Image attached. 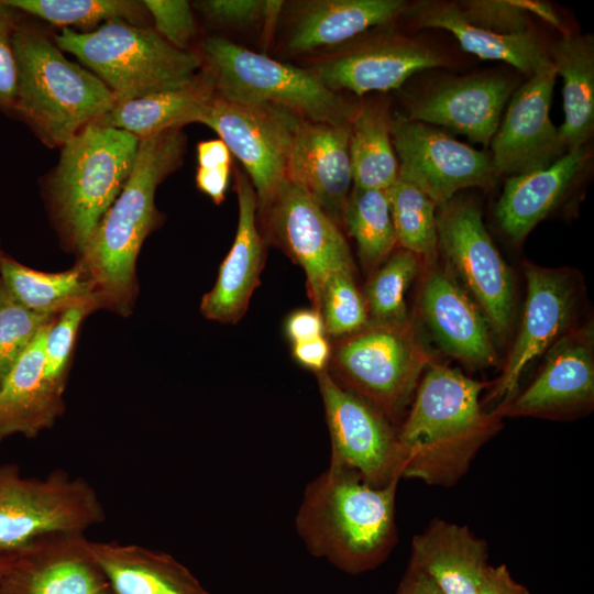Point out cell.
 <instances>
[{
	"label": "cell",
	"mask_w": 594,
	"mask_h": 594,
	"mask_svg": "<svg viewBox=\"0 0 594 594\" xmlns=\"http://www.w3.org/2000/svg\"><path fill=\"white\" fill-rule=\"evenodd\" d=\"M349 124L353 186L386 190L398 177L392 117L386 106L376 101L363 102L356 107Z\"/></svg>",
	"instance_id": "33"
},
{
	"label": "cell",
	"mask_w": 594,
	"mask_h": 594,
	"mask_svg": "<svg viewBox=\"0 0 594 594\" xmlns=\"http://www.w3.org/2000/svg\"><path fill=\"white\" fill-rule=\"evenodd\" d=\"M403 0H311L300 3L286 48L306 53L339 45L403 14Z\"/></svg>",
	"instance_id": "29"
},
{
	"label": "cell",
	"mask_w": 594,
	"mask_h": 594,
	"mask_svg": "<svg viewBox=\"0 0 594 594\" xmlns=\"http://www.w3.org/2000/svg\"><path fill=\"white\" fill-rule=\"evenodd\" d=\"M549 55L563 79L564 121L558 131L568 152L586 145L594 130L593 36L564 34Z\"/></svg>",
	"instance_id": "31"
},
{
	"label": "cell",
	"mask_w": 594,
	"mask_h": 594,
	"mask_svg": "<svg viewBox=\"0 0 594 594\" xmlns=\"http://www.w3.org/2000/svg\"><path fill=\"white\" fill-rule=\"evenodd\" d=\"M235 176L239 207L235 238L213 287L200 304L207 319L223 323H235L244 315L260 284L264 262V243L256 222L257 197L245 173L237 169Z\"/></svg>",
	"instance_id": "23"
},
{
	"label": "cell",
	"mask_w": 594,
	"mask_h": 594,
	"mask_svg": "<svg viewBox=\"0 0 594 594\" xmlns=\"http://www.w3.org/2000/svg\"><path fill=\"white\" fill-rule=\"evenodd\" d=\"M16 11L68 28L90 26L98 22L123 20L139 22L145 13L142 2L127 0H3Z\"/></svg>",
	"instance_id": "37"
},
{
	"label": "cell",
	"mask_w": 594,
	"mask_h": 594,
	"mask_svg": "<svg viewBox=\"0 0 594 594\" xmlns=\"http://www.w3.org/2000/svg\"><path fill=\"white\" fill-rule=\"evenodd\" d=\"M197 161L201 168L231 166V153L220 139L204 141L197 145Z\"/></svg>",
	"instance_id": "50"
},
{
	"label": "cell",
	"mask_w": 594,
	"mask_h": 594,
	"mask_svg": "<svg viewBox=\"0 0 594 594\" xmlns=\"http://www.w3.org/2000/svg\"><path fill=\"white\" fill-rule=\"evenodd\" d=\"M391 133L398 176L417 186L438 207L462 189L488 188L497 178L490 155L436 127L396 114Z\"/></svg>",
	"instance_id": "14"
},
{
	"label": "cell",
	"mask_w": 594,
	"mask_h": 594,
	"mask_svg": "<svg viewBox=\"0 0 594 594\" xmlns=\"http://www.w3.org/2000/svg\"><path fill=\"white\" fill-rule=\"evenodd\" d=\"M0 594H112L85 534L44 537L13 556Z\"/></svg>",
	"instance_id": "19"
},
{
	"label": "cell",
	"mask_w": 594,
	"mask_h": 594,
	"mask_svg": "<svg viewBox=\"0 0 594 594\" xmlns=\"http://www.w3.org/2000/svg\"><path fill=\"white\" fill-rule=\"evenodd\" d=\"M331 355V348L328 340L318 337L311 340L293 343V356L302 366L321 372L326 369Z\"/></svg>",
	"instance_id": "46"
},
{
	"label": "cell",
	"mask_w": 594,
	"mask_h": 594,
	"mask_svg": "<svg viewBox=\"0 0 594 594\" xmlns=\"http://www.w3.org/2000/svg\"><path fill=\"white\" fill-rule=\"evenodd\" d=\"M215 95L212 76L202 67L188 86L116 103L95 122L124 130L142 140L197 122Z\"/></svg>",
	"instance_id": "30"
},
{
	"label": "cell",
	"mask_w": 594,
	"mask_h": 594,
	"mask_svg": "<svg viewBox=\"0 0 594 594\" xmlns=\"http://www.w3.org/2000/svg\"><path fill=\"white\" fill-rule=\"evenodd\" d=\"M282 1L262 0H206L196 7L211 21L219 24L243 28L279 12Z\"/></svg>",
	"instance_id": "43"
},
{
	"label": "cell",
	"mask_w": 594,
	"mask_h": 594,
	"mask_svg": "<svg viewBox=\"0 0 594 594\" xmlns=\"http://www.w3.org/2000/svg\"><path fill=\"white\" fill-rule=\"evenodd\" d=\"M524 273L526 299L520 326L488 396L497 402L495 408L517 394L529 365L571 329L579 300V279L572 271L525 263Z\"/></svg>",
	"instance_id": "15"
},
{
	"label": "cell",
	"mask_w": 594,
	"mask_h": 594,
	"mask_svg": "<svg viewBox=\"0 0 594 594\" xmlns=\"http://www.w3.org/2000/svg\"><path fill=\"white\" fill-rule=\"evenodd\" d=\"M386 194L397 245L432 266L438 255V206L417 186L399 176Z\"/></svg>",
	"instance_id": "35"
},
{
	"label": "cell",
	"mask_w": 594,
	"mask_h": 594,
	"mask_svg": "<svg viewBox=\"0 0 594 594\" xmlns=\"http://www.w3.org/2000/svg\"><path fill=\"white\" fill-rule=\"evenodd\" d=\"M98 309L95 304L84 302L62 311L47 329L44 344V376L65 391L67 372L76 337L82 319Z\"/></svg>",
	"instance_id": "40"
},
{
	"label": "cell",
	"mask_w": 594,
	"mask_h": 594,
	"mask_svg": "<svg viewBox=\"0 0 594 594\" xmlns=\"http://www.w3.org/2000/svg\"><path fill=\"white\" fill-rule=\"evenodd\" d=\"M319 311L326 333L333 337H349L369 324L366 304L355 285L353 271L337 272L327 279Z\"/></svg>",
	"instance_id": "38"
},
{
	"label": "cell",
	"mask_w": 594,
	"mask_h": 594,
	"mask_svg": "<svg viewBox=\"0 0 594 594\" xmlns=\"http://www.w3.org/2000/svg\"><path fill=\"white\" fill-rule=\"evenodd\" d=\"M528 590L517 583L505 565H490L475 594H527Z\"/></svg>",
	"instance_id": "48"
},
{
	"label": "cell",
	"mask_w": 594,
	"mask_h": 594,
	"mask_svg": "<svg viewBox=\"0 0 594 594\" xmlns=\"http://www.w3.org/2000/svg\"><path fill=\"white\" fill-rule=\"evenodd\" d=\"M18 112L48 146L65 144L117 103L111 90L90 70L67 59L36 30L16 25Z\"/></svg>",
	"instance_id": "4"
},
{
	"label": "cell",
	"mask_w": 594,
	"mask_h": 594,
	"mask_svg": "<svg viewBox=\"0 0 594 594\" xmlns=\"http://www.w3.org/2000/svg\"><path fill=\"white\" fill-rule=\"evenodd\" d=\"M112 594H211L169 553L136 543L90 540Z\"/></svg>",
	"instance_id": "28"
},
{
	"label": "cell",
	"mask_w": 594,
	"mask_h": 594,
	"mask_svg": "<svg viewBox=\"0 0 594 594\" xmlns=\"http://www.w3.org/2000/svg\"><path fill=\"white\" fill-rule=\"evenodd\" d=\"M258 213L264 216L273 241L304 270L309 297L319 310L327 279L337 272L354 268L340 226L287 178Z\"/></svg>",
	"instance_id": "13"
},
{
	"label": "cell",
	"mask_w": 594,
	"mask_h": 594,
	"mask_svg": "<svg viewBox=\"0 0 594 594\" xmlns=\"http://www.w3.org/2000/svg\"><path fill=\"white\" fill-rule=\"evenodd\" d=\"M516 2L528 14L538 15L552 26L563 30V22L549 3L537 0H516Z\"/></svg>",
	"instance_id": "51"
},
{
	"label": "cell",
	"mask_w": 594,
	"mask_h": 594,
	"mask_svg": "<svg viewBox=\"0 0 594 594\" xmlns=\"http://www.w3.org/2000/svg\"><path fill=\"white\" fill-rule=\"evenodd\" d=\"M402 15L418 28L446 30L465 52L481 59L505 62L528 78L552 63L534 31L501 34L479 28L463 18L453 1L424 0L407 4Z\"/></svg>",
	"instance_id": "26"
},
{
	"label": "cell",
	"mask_w": 594,
	"mask_h": 594,
	"mask_svg": "<svg viewBox=\"0 0 594 594\" xmlns=\"http://www.w3.org/2000/svg\"><path fill=\"white\" fill-rule=\"evenodd\" d=\"M152 15L156 32L170 45L187 51L196 33L195 19L188 1L145 0L142 1Z\"/></svg>",
	"instance_id": "42"
},
{
	"label": "cell",
	"mask_w": 594,
	"mask_h": 594,
	"mask_svg": "<svg viewBox=\"0 0 594 594\" xmlns=\"http://www.w3.org/2000/svg\"><path fill=\"white\" fill-rule=\"evenodd\" d=\"M106 519L92 484L55 469L45 477L21 474L0 463V556L13 557L55 534H86Z\"/></svg>",
	"instance_id": "8"
},
{
	"label": "cell",
	"mask_w": 594,
	"mask_h": 594,
	"mask_svg": "<svg viewBox=\"0 0 594 594\" xmlns=\"http://www.w3.org/2000/svg\"><path fill=\"white\" fill-rule=\"evenodd\" d=\"M342 224L354 239L359 256L367 268L380 266L397 245L386 190L353 186Z\"/></svg>",
	"instance_id": "34"
},
{
	"label": "cell",
	"mask_w": 594,
	"mask_h": 594,
	"mask_svg": "<svg viewBox=\"0 0 594 594\" xmlns=\"http://www.w3.org/2000/svg\"><path fill=\"white\" fill-rule=\"evenodd\" d=\"M557 70L551 63L513 92L490 145L498 176L541 169L566 153L550 119Z\"/></svg>",
	"instance_id": "17"
},
{
	"label": "cell",
	"mask_w": 594,
	"mask_h": 594,
	"mask_svg": "<svg viewBox=\"0 0 594 594\" xmlns=\"http://www.w3.org/2000/svg\"><path fill=\"white\" fill-rule=\"evenodd\" d=\"M349 123L332 125L301 119L286 168V178L300 187L338 226L342 223L353 187Z\"/></svg>",
	"instance_id": "21"
},
{
	"label": "cell",
	"mask_w": 594,
	"mask_h": 594,
	"mask_svg": "<svg viewBox=\"0 0 594 594\" xmlns=\"http://www.w3.org/2000/svg\"><path fill=\"white\" fill-rule=\"evenodd\" d=\"M470 23L501 34H520L532 31L530 18L516 0H463L455 2Z\"/></svg>",
	"instance_id": "41"
},
{
	"label": "cell",
	"mask_w": 594,
	"mask_h": 594,
	"mask_svg": "<svg viewBox=\"0 0 594 594\" xmlns=\"http://www.w3.org/2000/svg\"><path fill=\"white\" fill-rule=\"evenodd\" d=\"M185 135L180 128L140 140L133 169L80 252L101 308L131 314L136 295V258L155 228L154 197L158 184L182 163Z\"/></svg>",
	"instance_id": "3"
},
{
	"label": "cell",
	"mask_w": 594,
	"mask_h": 594,
	"mask_svg": "<svg viewBox=\"0 0 594 594\" xmlns=\"http://www.w3.org/2000/svg\"><path fill=\"white\" fill-rule=\"evenodd\" d=\"M54 37L61 51L77 57L111 90L117 103L182 89L204 67L197 54L174 47L156 31L123 20L86 32L64 28Z\"/></svg>",
	"instance_id": "5"
},
{
	"label": "cell",
	"mask_w": 594,
	"mask_h": 594,
	"mask_svg": "<svg viewBox=\"0 0 594 594\" xmlns=\"http://www.w3.org/2000/svg\"><path fill=\"white\" fill-rule=\"evenodd\" d=\"M535 378L503 407V417L575 419L594 406L593 324L570 329L544 353Z\"/></svg>",
	"instance_id": "16"
},
{
	"label": "cell",
	"mask_w": 594,
	"mask_h": 594,
	"mask_svg": "<svg viewBox=\"0 0 594 594\" xmlns=\"http://www.w3.org/2000/svg\"><path fill=\"white\" fill-rule=\"evenodd\" d=\"M514 90L512 80L495 75L450 78L413 98L404 117L488 146Z\"/></svg>",
	"instance_id": "20"
},
{
	"label": "cell",
	"mask_w": 594,
	"mask_h": 594,
	"mask_svg": "<svg viewBox=\"0 0 594 594\" xmlns=\"http://www.w3.org/2000/svg\"><path fill=\"white\" fill-rule=\"evenodd\" d=\"M438 252L453 277L485 316L492 331L504 338L514 316V284L474 199L453 197L438 207Z\"/></svg>",
	"instance_id": "10"
},
{
	"label": "cell",
	"mask_w": 594,
	"mask_h": 594,
	"mask_svg": "<svg viewBox=\"0 0 594 594\" xmlns=\"http://www.w3.org/2000/svg\"><path fill=\"white\" fill-rule=\"evenodd\" d=\"M201 47L216 94L228 101L279 107L332 125L349 123L355 112L356 106L329 89L310 67L275 61L220 36L206 38Z\"/></svg>",
	"instance_id": "7"
},
{
	"label": "cell",
	"mask_w": 594,
	"mask_h": 594,
	"mask_svg": "<svg viewBox=\"0 0 594 594\" xmlns=\"http://www.w3.org/2000/svg\"><path fill=\"white\" fill-rule=\"evenodd\" d=\"M590 156L584 145L568 151L547 167L508 177L495 209L505 235L515 243L522 242L569 195Z\"/></svg>",
	"instance_id": "24"
},
{
	"label": "cell",
	"mask_w": 594,
	"mask_h": 594,
	"mask_svg": "<svg viewBox=\"0 0 594 594\" xmlns=\"http://www.w3.org/2000/svg\"><path fill=\"white\" fill-rule=\"evenodd\" d=\"M285 331L293 343L311 340L326 333L323 318L315 308L297 310L289 315Z\"/></svg>",
	"instance_id": "45"
},
{
	"label": "cell",
	"mask_w": 594,
	"mask_h": 594,
	"mask_svg": "<svg viewBox=\"0 0 594 594\" xmlns=\"http://www.w3.org/2000/svg\"><path fill=\"white\" fill-rule=\"evenodd\" d=\"M420 310L435 341L448 355L472 367L497 363L485 316L449 271L432 267L428 273Z\"/></svg>",
	"instance_id": "22"
},
{
	"label": "cell",
	"mask_w": 594,
	"mask_h": 594,
	"mask_svg": "<svg viewBox=\"0 0 594 594\" xmlns=\"http://www.w3.org/2000/svg\"><path fill=\"white\" fill-rule=\"evenodd\" d=\"M51 323L41 329L0 386V441L14 435L34 438L53 427L65 409L64 391L44 376V344Z\"/></svg>",
	"instance_id": "25"
},
{
	"label": "cell",
	"mask_w": 594,
	"mask_h": 594,
	"mask_svg": "<svg viewBox=\"0 0 594 594\" xmlns=\"http://www.w3.org/2000/svg\"><path fill=\"white\" fill-rule=\"evenodd\" d=\"M331 442L330 461L382 487L402 479L397 428L378 409L326 370L316 373Z\"/></svg>",
	"instance_id": "12"
},
{
	"label": "cell",
	"mask_w": 594,
	"mask_h": 594,
	"mask_svg": "<svg viewBox=\"0 0 594 594\" xmlns=\"http://www.w3.org/2000/svg\"><path fill=\"white\" fill-rule=\"evenodd\" d=\"M1 254H2V253H1V251H0V256H1Z\"/></svg>",
	"instance_id": "53"
},
{
	"label": "cell",
	"mask_w": 594,
	"mask_h": 594,
	"mask_svg": "<svg viewBox=\"0 0 594 594\" xmlns=\"http://www.w3.org/2000/svg\"><path fill=\"white\" fill-rule=\"evenodd\" d=\"M420 258L404 249L393 252L369 280L364 300L369 323L404 324L408 322L406 293L420 270Z\"/></svg>",
	"instance_id": "36"
},
{
	"label": "cell",
	"mask_w": 594,
	"mask_h": 594,
	"mask_svg": "<svg viewBox=\"0 0 594 594\" xmlns=\"http://www.w3.org/2000/svg\"><path fill=\"white\" fill-rule=\"evenodd\" d=\"M447 64V56L427 42L388 33L355 43L310 68L329 89L361 97L397 89L414 74Z\"/></svg>",
	"instance_id": "18"
},
{
	"label": "cell",
	"mask_w": 594,
	"mask_h": 594,
	"mask_svg": "<svg viewBox=\"0 0 594 594\" xmlns=\"http://www.w3.org/2000/svg\"><path fill=\"white\" fill-rule=\"evenodd\" d=\"M16 10L0 1V111L13 110L16 95V61L13 33Z\"/></svg>",
	"instance_id": "44"
},
{
	"label": "cell",
	"mask_w": 594,
	"mask_h": 594,
	"mask_svg": "<svg viewBox=\"0 0 594 594\" xmlns=\"http://www.w3.org/2000/svg\"><path fill=\"white\" fill-rule=\"evenodd\" d=\"M492 383L431 363L397 428L402 479L450 487L469 471L481 448L502 428L497 409L485 411L482 392Z\"/></svg>",
	"instance_id": "1"
},
{
	"label": "cell",
	"mask_w": 594,
	"mask_h": 594,
	"mask_svg": "<svg viewBox=\"0 0 594 594\" xmlns=\"http://www.w3.org/2000/svg\"><path fill=\"white\" fill-rule=\"evenodd\" d=\"M527 594H529V592Z\"/></svg>",
	"instance_id": "54"
},
{
	"label": "cell",
	"mask_w": 594,
	"mask_h": 594,
	"mask_svg": "<svg viewBox=\"0 0 594 594\" xmlns=\"http://www.w3.org/2000/svg\"><path fill=\"white\" fill-rule=\"evenodd\" d=\"M0 282L19 304L35 312L57 316L84 302L100 308L92 283L79 262L64 272L45 273L1 254Z\"/></svg>",
	"instance_id": "32"
},
{
	"label": "cell",
	"mask_w": 594,
	"mask_h": 594,
	"mask_svg": "<svg viewBox=\"0 0 594 594\" xmlns=\"http://www.w3.org/2000/svg\"><path fill=\"white\" fill-rule=\"evenodd\" d=\"M396 594H446L422 570L408 564Z\"/></svg>",
	"instance_id": "49"
},
{
	"label": "cell",
	"mask_w": 594,
	"mask_h": 594,
	"mask_svg": "<svg viewBox=\"0 0 594 594\" xmlns=\"http://www.w3.org/2000/svg\"><path fill=\"white\" fill-rule=\"evenodd\" d=\"M333 363L337 381L394 424L410 405L432 360L408 321L369 323L338 344Z\"/></svg>",
	"instance_id": "9"
},
{
	"label": "cell",
	"mask_w": 594,
	"mask_h": 594,
	"mask_svg": "<svg viewBox=\"0 0 594 594\" xmlns=\"http://www.w3.org/2000/svg\"><path fill=\"white\" fill-rule=\"evenodd\" d=\"M12 557H7V556H0V581H1V578H2V574H3V571L8 564V562L10 561Z\"/></svg>",
	"instance_id": "52"
},
{
	"label": "cell",
	"mask_w": 594,
	"mask_h": 594,
	"mask_svg": "<svg viewBox=\"0 0 594 594\" xmlns=\"http://www.w3.org/2000/svg\"><path fill=\"white\" fill-rule=\"evenodd\" d=\"M488 548L468 526L436 518L413 537L409 564L446 594H475L488 569Z\"/></svg>",
	"instance_id": "27"
},
{
	"label": "cell",
	"mask_w": 594,
	"mask_h": 594,
	"mask_svg": "<svg viewBox=\"0 0 594 594\" xmlns=\"http://www.w3.org/2000/svg\"><path fill=\"white\" fill-rule=\"evenodd\" d=\"M140 139L92 122L63 144L51 199L66 241L79 253L135 164Z\"/></svg>",
	"instance_id": "6"
},
{
	"label": "cell",
	"mask_w": 594,
	"mask_h": 594,
	"mask_svg": "<svg viewBox=\"0 0 594 594\" xmlns=\"http://www.w3.org/2000/svg\"><path fill=\"white\" fill-rule=\"evenodd\" d=\"M301 119L284 108L241 105L216 94L197 122L213 130L242 163L255 190L258 212L286 179L293 139Z\"/></svg>",
	"instance_id": "11"
},
{
	"label": "cell",
	"mask_w": 594,
	"mask_h": 594,
	"mask_svg": "<svg viewBox=\"0 0 594 594\" xmlns=\"http://www.w3.org/2000/svg\"><path fill=\"white\" fill-rule=\"evenodd\" d=\"M56 317L25 308L0 282V386L41 329Z\"/></svg>",
	"instance_id": "39"
},
{
	"label": "cell",
	"mask_w": 594,
	"mask_h": 594,
	"mask_svg": "<svg viewBox=\"0 0 594 594\" xmlns=\"http://www.w3.org/2000/svg\"><path fill=\"white\" fill-rule=\"evenodd\" d=\"M398 482L376 487L330 461L305 488L295 517L299 538L312 556L343 572L377 568L397 543Z\"/></svg>",
	"instance_id": "2"
},
{
	"label": "cell",
	"mask_w": 594,
	"mask_h": 594,
	"mask_svg": "<svg viewBox=\"0 0 594 594\" xmlns=\"http://www.w3.org/2000/svg\"><path fill=\"white\" fill-rule=\"evenodd\" d=\"M230 167H198L197 169L196 184L198 189L209 196L217 205L221 204L226 197L230 179Z\"/></svg>",
	"instance_id": "47"
}]
</instances>
